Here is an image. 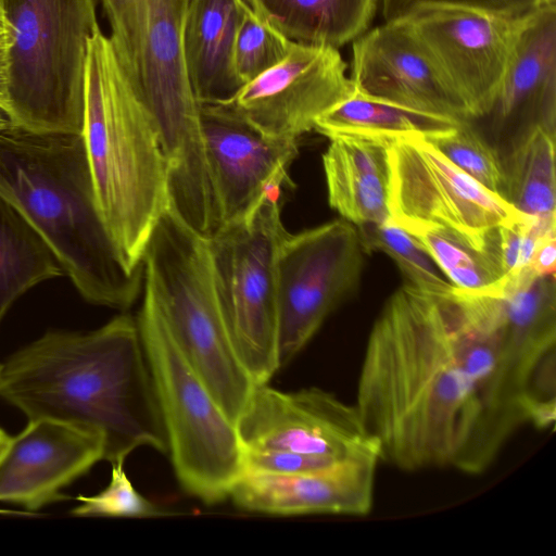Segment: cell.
I'll list each match as a JSON object with an SVG mask.
<instances>
[{"mask_svg":"<svg viewBox=\"0 0 556 556\" xmlns=\"http://www.w3.org/2000/svg\"><path fill=\"white\" fill-rule=\"evenodd\" d=\"M498 354L497 333L452 293L396 289L370 329L354 403L380 460L407 472L486 470Z\"/></svg>","mask_w":556,"mask_h":556,"instance_id":"obj_1","label":"cell"},{"mask_svg":"<svg viewBox=\"0 0 556 556\" xmlns=\"http://www.w3.org/2000/svg\"><path fill=\"white\" fill-rule=\"evenodd\" d=\"M0 397L30 419L99 434L103 460L138 447L167 453L166 433L136 318L91 331H48L0 364Z\"/></svg>","mask_w":556,"mask_h":556,"instance_id":"obj_2","label":"cell"},{"mask_svg":"<svg viewBox=\"0 0 556 556\" xmlns=\"http://www.w3.org/2000/svg\"><path fill=\"white\" fill-rule=\"evenodd\" d=\"M0 194L45 239L81 296L125 309L143 285L101 214L81 134L0 129Z\"/></svg>","mask_w":556,"mask_h":556,"instance_id":"obj_3","label":"cell"},{"mask_svg":"<svg viewBox=\"0 0 556 556\" xmlns=\"http://www.w3.org/2000/svg\"><path fill=\"white\" fill-rule=\"evenodd\" d=\"M83 138L97 201L129 270L168 206L166 163L152 116L99 28L88 46Z\"/></svg>","mask_w":556,"mask_h":556,"instance_id":"obj_4","label":"cell"},{"mask_svg":"<svg viewBox=\"0 0 556 556\" xmlns=\"http://www.w3.org/2000/svg\"><path fill=\"white\" fill-rule=\"evenodd\" d=\"M190 0H102L118 62L149 110L166 163L169 198L192 205L211 197L199 103L185 67Z\"/></svg>","mask_w":556,"mask_h":556,"instance_id":"obj_5","label":"cell"},{"mask_svg":"<svg viewBox=\"0 0 556 556\" xmlns=\"http://www.w3.org/2000/svg\"><path fill=\"white\" fill-rule=\"evenodd\" d=\"M143 293L225 414L236 424L256 386L228 333L219 306L207 239L168 206L142 257Z\"/></svg>","mask_w":556,"mask_h":556,"instance_id":"obj_6","label":"cell"},{"mask_svg":"<svg viewBox=\"0 0 556 556\" xmlns=\"http://www.w3.org/2000/svg\"><path fill=\"white\" fill-rule=\"evenodd\" d=\"M12 47L8 112L14 125L81 134L96 0H0Z\"/></svg>","mask_w":556,"mask_h":556,"instance_id":"obj_7","label":"cell"},{"mask_svg":"<svg viewBox=\"0 0 556 556\" xmlns=\"http://www.w3.org/2000/svg\"><path fill=\"white\" fill-rule=\"evenodd\" d=\"M180 485L212 505L229 497L243 475V447L225 414L174 339L153 300L143 293L136 317Z\"/></svg>","mask_w":556,"mask_h":556,"instance_id":"obj_8","label":"cell"},{"mask_svg":"<svg viewBox=\"0 0 556 556\" xmlns=\"http://www.w3.org/2000/svg\"><path fill=\"white\" fill-rule=\"evenodd\" d=\"M280 191L268 193L244 218L208 239L215 289L237 355L255 384L280 369L277 256L287 235Z\"/></svg>","mask_w":556,"mask_h":556,"instance_id":"obj_9","label":"cell"},{"mask_svg":"<svg viewBox=\"0 0 556 556\" xmlns=\"http://www.w3.org/2000/svg\"><path fill=\"white\" fill-rule=\"evenodd\" d=\"M357 228L341 218L287 232L277 256L278 356L288 365L356 288L363 269Z\"/></svg>","mask_w":556,"mask_h":556,"instance_id":"obj_10","label":"cell"},{"mask_svg":"<svg viewBox=\"0 0 556 556\" xmlns=\"http://www.w3.org/2000/svg\"><path fill=\"white\" fill-rule=\"evenodd\" d=\"M388 156L393 219L441 227L483 254L488 233L521 214L462 172L425 137L391 138Z\"/></svg>","mask_w":556,"mask_h":556,"instance_id":"obj_11","label":"cell"},{"mask_svg":"<svg viewBox=\"0 0 556 556\" xmlns=\"http://www.w3.org/2000/svg\"><path fill=\"white\" fill-rule=\"evenodd\" d=\"M529 13L424 4L401 17L476 122L492 108Z\"/></svg>","mask_w":556,"mask_h":556,"instance_id":"obj_12","label":"cell"},{"mask_svg":"<svg viewBox=\"0 0 556 556\" xmlns=\"http://www.w3.org/2000/svg\"><path fill=\"white\" fill-rule=\"evenodd\" d=\"M243 450H285L336 462L380 460L356 407L317 387L282 391L256 384L238 418Z\"/></svg>","mask_w":556,"mask_h":556,"instance_id":"obj_13","label":"cell"},{"mask_svg":"<svg viewBox=\"0 0 556 556\" xmlns=\"http://www.w3.org/2000/svg\"><path fill=\"white\" fill-rule=\"evenodd\" d=\"M352 92L337 48L292 42L281 62L222 103L267 137L299 141Z\"/></svg>","mask_w":556,"mask_h":556,"instance_id":"obj_14","label":"cell"},{"mask_svg":"<svg viewBox=\"0 0 556 556\" xmlns=\"http://www.w3.org/2000/svg\"><path fill=\"white\" fill-rule=\"evenodd\" d=\"M200 123L219 227L248 216L290 185L298 140L267 137L224 103L200 104Z\"/></svg>","mask_w":556,"mask_h":556,"instance_id":"obj_15","label":"cell"},{"mask_svg":"<svg viewBox=\"0 0 556 556\" xmlns=\"http://www.w3.org/2000/svg\"><path fill=\"white\" fill-rule=\"evenodd\" d=\"M349 78L361 94L469 122L465 105L404 17L384 21L353 41Z\"/></svg>","mask_w":556,"mask_h":556,"instance_id":"obj_16","label":"cell"},{"mask_svg":"<svg viewBox=\"0 0 556 556\" xmlns=\"http://www.w3.org/2000/svg\"><path fill=\"white\" fill-rule=\"evenodd\" d=\"M99 460V434L52 419H30L0 457V502L36 511L65 500L62 490Z\"/></svg>","mask_w":556,"mask_h":556,"instance_id":"obj_17","label":"cell"},{"mask_svg":"<svg viewBox=\"0 0 556 556\" xmlns=\"http://www.w3.org/2000/svg\"><path fill=\"white\" fill-rule=\"evenodd\" d=\"M379 459L344 460L302 475L243 472L229 497L240 508L276 516H365L374 504Z\"/></svg>","mask_w":556,"mask_h":556,"instance_id":"obj_18","label":"cell"},{"mask_svg":"<svg viewBox=\"0 0 556 556\" xmlns=\"http://www.w3.org/2000/svg\"><path fill=\"white\" fill-rule=\"evenodd\" d=\"M481 119L513 138L535 124L555 131L556 2L530 11L492 108Z\"/></svg>","mask_w":556,"mask_h":556,"instance_id":"obj_19","label":"cell"},{"mask_svg":"<svg viewBox=\"0 0 556 556\" xmlns=\"http://www.w3.org/2000/svg\"><path fill=\"white\" fill-rule=\"evenodd\" d=\"M391 138L334 135L323 154L329 205L355 226L390 218Z\"/></svg>","mask_w":556,"mask_h":556,"instance_id":"obj_20","label":"cell"},{"mask_svg":"<svg viewBox=\"0 0 556 556\" xmlns=\"http://www.w3.org/2000/svg\"><path fill=\"white\" fill-rule=\"evenodd\" d=\"M242 0H190L184 29L186 73L197 102L222 103L241 87L232 66Z\"/></svg>","mask_w":556,"mask_h":556,"instance_id":"obj_21","label":"cell"},{"mask_svg":"<svg viewBox=\"0 0 556 556\" xmlns=\"http://www.w3.org/2000/svg\"><path fill=\"white\" fill-rule=\"evenodd\" d=\"M288 40L339 48L363 35L377 0H242Z\"/></svg>","mask_w":556,"mask_h":556,"instance_id":"obj_22","label":"cell"},{"mask_svg":"<svg viewBox=\"0 0 556 556\" xmlns=\"http://www.w3.org/2000/svg\"><path fill=\"white\" fill-rule=\"evenodd\" d=\"M64 274L62 263L45 239L0 194V321L30 288Z\"/></svg>","mask_w":556,"mask_h":556,"instance_id":"obj_23","label":"cell"},{"mask_svg":"<svg viewBox=\"0 0 556 556\" xmlns=\"http://www.w3.org/2000/svg\"><path fill=\"white\" fill-rule=\"evenodd\" d=\"M447 116L412 110L353 92L324 113L315 130L326 137L362 135L380 138L430 137L462 124Z\"/></svg>","mask_w":556,"mask_h":556,"instance_id":"obj_24","label":"cell"},{"mask_svg":"<svg viewBox=\"0 0 556 556\" xmlns=\"http://www.w3.org/2000/svg\"><path fill=\"white\" fill-rule=\"evenodd\" d=\"M504 169V198L519 212L556 217L555 131L535 124L518 134Z\"/></svg>","mask_w":556,"mask_h":556,"instance_id":"obj_25","label":"cell"},{"mask_svg":"<svg viewBox=\"0 0 556 556\" xmlns=\"http://www.w3.org/2000/svg\"><path fill=\"white\" fill-rule=\"evenodd\" d=\"M391 219L422 245L455 288L476 291L501 278L481 252L451 231L417 222Z\"/></svg>","mask_w":556,"mask_h":556,"instance_id":"obj_26","label":"cell"},{"mask_svg":"<svg viewBox=\"0 0 556 556\" xmlns=\"http://www.w3.org/2000/svg\"><path fill=\"white\" fill-rule=\"evenodd\" d=\"M356 228L364 250L390 256L413 287L437 298L447 296L455 289L422 245L391 217Z\"/></svg>","mask_w":556,"mask_h":556,"instance_id":"obj_27","label":"cell"},{"mask_svg":"<svg viewBox=\"0 0 556 556\" xmlns=\"http://www.w3.org/2000/svg\"><path fill=\"white\" fill-rule=\"evenodd\" d=\"M426 140L466 175L504 198L503 163L470 122Z\"/></svg>","mask_w":556,"mask_h":556,"instance_id":"obj_28","label":"cell"},{"mask_svg":"<svg viewBox=\"0 0 556 556\" xmlns=\"http://www.w3.org/2000/svg\"><path fill=\"white\" fill-rule=\"evenodd\" d=\"M556 232V217L521 213L494 227L486 236L483 254L502 276L529 266L539 243Z\"/></svg>","mask_w":556,"mask_h":556,"instance_id":"obj_29","label":"cell"},{"mask_svg":"<svg viewBox=\"0 0 556 556\" xmlns=\"http://www.w3.org/2000/svg\"><path fill=\"white\" fill-rule=\"evenodd\" d=\"M291 43L247 8L232 53L233 72L239 83L243 86L281 62Z\"/></svg>","mask_w":556,"mask_h":556,"instance_id":"obj_30","label":"cell"},{"mask_svg":"<svg viewBox=\"0 0 556 556\" xmlns=\"http://www.w3.org/2000/svg\"><path fill=\"white\" fill-rule=\"evenodd\" d=\"M111 479L105 489L91 495L76 497L79 505L71 510L74 516L153 517L162 510L139 493L127 477L124 462L113 463Z\"/></svg>","mask_w":556,"mask_h":556,"instance_id":"obj_31","label":"cell"},{"mask_svg":"<svg viewBox=\"0 0 556 556\" xmlns=\"http://www.w3.org/2000/svg\"><path fill=\"white\" fill-rule=\"evenodd\" d=\"M338 463L341 462L285 450H243L244 472L302 475L324 470Z\"/></svg>","mask_w":556,"mask_h":556,"instance_id":"obj_32","label":"cell"},{"mask_svg":"<svg viewBox=\"0 0 556 556\" xmlns=\"http://www.w3.org/2000/svg\"><path fill=\"white\" fill-rule=\"evenodd\" d=\"M556 0H381L384 21L399 18L424 4H457L504 14H523Z\"/></svg>","mask_w":556,"mask_h":556,"instance_id":"obj_33","label":"cell"},{"mask_svg":"<svg viewBox=\"0 0 556 556\" xmlns=\"http://www.w3.org/2000/svg\"><path fill=\"white\" fill-rule=\"evenodd\" d=\"M12 38L10 28L0 9V106L8 111L9 104V74H10V51Z\"/></svg>","mask_w":556,"mask_h":556,"instance_id":"obj_34","label":"cell"},{"mask_svg":"<svg viewBox=\"0 0 556 556\" xmlns=\"http://www.w3.org/2000/svg\"><path fill=\"white\" fill-rule=\"evenodd\" d=\"M529 267L539 275H555L556 232L548 235L539 243L530 260Z\"/></svg>","mask_w":556,"mask_h":556,"instance_id":"obj_35","label":"cell"},{"mask_svg":"<svg viewBox=\"0 0 556 556\" xmlns=\"http://www.w3.org/2000/svg\"><path fill=\"white\" fill-rule=\"evenodd\" d=\"M11 125H13V122L9 112L0 106V129Z\"/></svg>","mask_w":556,"mask_h":556,"instance_id":"obj_36","label":"cell"},{"mask_svg":"<svg viewBox=\"0 0 556 556\" xmlns=\"http://www.w3.org/2000/svg\"><path fill=\"white\" fill-rule=\"evenodd\" d=\"M11 437L0 427V457L5 451Z\"/></svg>","mask_w":556,"mask_h":556,"instance_id":"obj_37","label":"cell"}]
</instances>
